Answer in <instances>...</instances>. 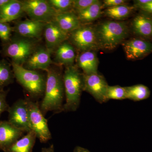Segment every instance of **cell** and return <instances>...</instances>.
Returning a JSON list of instances; mask_svg holds the SVG:
<instances>
[{
  "instance_id": "cell-17",
  "label": "cell",
  "mask_w": 152,
  "mask_h": 152,
  "mask_svg": "<svg viewBox=\"0 0 152 152\" xmlns=\"http://www.w3.org/2000/svg\"><path fill=\"white\" fill-rule=\"evenodd\" d=\"M53 21L61 29L68 34L81 26L77 14L71 11L57 14Z\"/></svg>"
},
{
  "instance_id": "cell-15",
  "label": "cell",
  "mask_w": 152,
  "mask_h": 152,
  "mask_svg": "<svg viewBox=\"0 0 152 152\" xmlns=\"http://www.w3.org/2000/svg\"><path fill=\"white\" fill-rule=\"evenodd\" d=\"M43 34L45 47L53 51L61 44L66 41L69 37V34L61 29L53 21L46 23Z\"/></svg>"
},
{
  "instance_id": "cell-13",
  "label": "cell",
  "mask_w": 152,
  "mask_h": 152,
  "mask_svg": "<svg viewBox=\"0 0 152 152\" xmlns=\"http://www.w3.org/2000/svg\"><path fill=\"white\" fill-rule=\"evenodd\" d=\"M128 59H141L152 53V43L141 39H133L123 45Z\"/></svg>"
},
{
  "instance_id": "cell-1",
  "label": "cell",
  "mask_w": 152,
  "mask_h": 152,
  "mask_svg": "<svg viewBox=\"0 0 152 152\" xmlns=\"http://www.w3.org/2000/svg\"><path fill=\"white\" fill-rule=\"evenodd\" d=\"M46 72L45 88L42 100L39 104L40 109L44 116L49 112L54 113L62 112L65 97L63 75L50 68Z\"/></svg>"
},
{
  "instance_id": "cell-9",
  "label": "cell",
  "mask_w": 152,
  "mask_h": 152,
  "mask_svg": "<svg viewBox=\"0 0 152 152\" xmlns=\"http://www.w3.org/2000/svg\"><path fill=\"white\" fill-rule=\"evenodd\" d=\"M83 75V91L91 95L99 103L108 102L107 90L109 85L104 77L99 72Z\"/></svg>"
},
{
  "instance_id": "cell-14",
  "label": "cell",
  "mask_w": 152,
  "mask_h": 152,
  "mask_svg": "<svg viewBox=\"0 0 152 152\" xmlns=\"http://www.w3.org/2000/svg\"><path fill=\"white\" fill-rule=\"evenodd\" d=\"M25 133L8 121H0V149L5 151L23 137Z\"/></svg>"
},
{
  "instance_id": "cell-5",
  "label": "cell",
  "mask_w": 152,
  "mask_h": 152,
  "mask_svg": "<svg viewBox=\"0 0 152 152\" xmlns=\"http://www.w3.org/2000/svg\"><path fill=\"white\" fill-rule=\"evenodd\" d=\"M37 47V39L16 35L2 44L1 53L4 56L10 58L12 63L23 66Z\"/></svg>"
},
{
  "instance_id": "cell-30",
  "label": "cell",
  "mask_w": 152,
  "mask_h": 152,
  "mask_svg": "<svg viewBox=\"0 0 152 152\" xmlns=\"http://www.w3.org/2000/svg\"><path fill=\"white\" fill-rule=\"evenodd\" d=\"M9 90L0 91V117L4 112L8 111L10 106L7 102V97Z\"/></svg>"
},
{
  "instance_id": "cell-24",
  "label": "cell",
  "mask_w": 152,
  "mask_h": 152,
  "mask_svg": "<svg viewBox=\"0 0 152 152\" xmlns=\"http://www.w3.org/2000/svg\"><path fill=\"white\" fill-rule=\"evenodd\" d=\"M15 79L12 64L7 60H0V91L13 83Z\"/></svg>"
},
{
  "instance_id": "cell-10",
  "label": "cell",
  "mask_w": 152,
  "mask_h": 152,
  "mask_svg": "<svg viewBox=\"0 0 152 152\" xmlns=\"http://www.w3.org/2000/svg\"><path fill=\"white\" fill-rule=\"evenodd\" d=\"M7 112L9 122L26 133L31 130L29 121L28 99L16 101L10 107Z\"/></svg>"
},
{
  "instance_id": "cell-2",
  "label": "cell",
  "mask_w": 152,
  "mask_h": 152,
  "mask_svg": "<svg viewBox=\"0 0 152 152\" xmlns=\"http://www.w3.org/2000/svg\"><path fill=\"white\" fill-rule=\"evenodd\" d=\"M63 79L66 99L63 112L76 111L80 107L82 92L84 91L83 73L77 67L69 66L65 70Z\"/></svg>"
},
{
  "instance_id": "cell-11",
  "label": "cell",
  "mask_w": 152,
  "mask_h": 152,
  "mask_svg": "<svg viewBox=\"0 0 152 152\" xmlns=\"http://www.w3.org/2000/svg\"><path fill=\"white\" fill-rule=\"evenodd\" d=\"M53 51L46 47H37L28 58L23 66L31 70L46 71L53 64L51 56Z\"/></svg>"
},
{
  "instance_id": "cell-8",
  "label": "cell",
  "mask_w": 152,
  "mask_h": 152,
  "mask_svg": "<svg viewBox=\"0 0 152 152\" xmlns=\"http://www.w3.org/2000/svg\"><path fill=\"white\" fill-rule=\"evenodd\" d=\"M24 13L30 19L48 23L53 20L58 13L45 0L22 1Z\"/></svg>"
},
{
  "instance_id": "cell-19",
  "label": "cell",
  "mask_w": 152,
  "mask_h": 152,
  "mask_svg": "<svg viewBox=\"0 0 152 152\" xmlns=\"http://www.w3.org/2000/svg\"><path fill=\"white\" fill-rule=\"evenodd\" d=\"M134 32L142 38L152 37V17L145 14L135 17L132 22Z\"/></svg>"
},
{
  "instance_id": "cell-36",
  "label": "cell",
  "mask_w": 152,
  "mask_h": 152,
  "mask_svg": "<svg viewBox=\"0 0 152 152\" xmlns=\"http://www.w3.org/2000/svg\"><path fill=\"white\" fill-rule=\"evenodd\" d=\"M0 53H1V51H0Z\"/></svg>"
},
{
  "instance_id": "cell-22",
  "label": "cell",
  "mask_w": 152,
  "mask_h": 152,
  "mask_svg": "<svg viewBox=\"0 0 152 152\" xmlns=\"http://www.w3.org/2000/svg\"><path fill=\"white\" fill-rule=\"evenodd\" d=\"M102 2L98 0L96 2L83 10L76 13L81 23H88L99 18L102 14Z\"/></svg>"
},
{
  "instance_id": "cell-3",
  "label": "cell",
  "mask_w": 152,
  "mask_h": 152,
  "mask_svg": "<svg viewBox=\"0 0 152 152\" xmlns=\"http://www.w3.org/2000/svg\"><path fill=\"white\" fill-rule=\"evenodd\" d=\"M15 78L29 95L30 97L37 99L44 96L46 77L37 70L27 69L11 62Z\"/></svg>"
},
{
  "instance_id": "cell-34",
  "label": "cell",
  "mask_w": 152,
  "mask_h": 152,
  "mask_svg": "<svg viewBox=\"0 0 152 152\" xmlns=\"http://www.w3.org/2000/svg\"><path fill=\"white\" fill-rule=\"evenodd\" d=\"M74 152H91L88 150L82 147L77 146L74 149Z\"/></svg>"
},
{
  "instance_id": "cell-4",
  "label": "cell",
  "mask_w": 152,
  "mask_h": 152,
  "mask_svg": "<svg viewBox=\"0 0 152 152\" xmlns=\"http://www.w3.org/2000/svg\"><path fill=\"white\" fill-rule=\"evenodd\" d=\"M99 48L112 50L128 36L129 28L124 22L107 21L96 27Z\"/></svg>"
},
{
  "instance_id": "cell-31",
  "label": "cell",
  "mask_w": 152,
  "mask_h": 152,
  "mask_svg": "<svg viewBox=\"0 0 152 152\" xmlns=\"http://www.w3.org/2000/svg\"><path fill=\"white\" fill-rule=\"evenodd\" d=\"M126 1L125 0H104L102 2V7L107 9L125 4Z\"/></svg>"
},
{
  "instance_id": "cell-20",
  "label": "cell",
  "mask_w": 152,
  "mask_h": 152,
  "mask_svg": "<svg viewBox=\"0 0 152 152\" xmlns=\"http://www.w3.org/2000/svg\"><path fill=\"white\" fill-rule=\"evenodd\" d=\"M76 58L75 48L67 41L61 44L55 51V59L58 63L66 66H72Z\"/></svg>"
},
{
  "instance_id": "cell-29",
  "label": "cell",
  "mask_w": 152,
  "mask_h": 152,
  "mask_svg": "<svg viewBox=\"0 0 152 152\" xmlns=\"http://www.w3.org/2000/svg\"><path fill=\"white\" fill-rule=\"evenodd\" d=\"M98 0H73V9L76 13L78 12L87 9L93 4L96 2Z\"/></svg>"
},
{
  "instance_id": "cell-7",
  "label": "cell",
  "mask_w": 152,
  "mask_h": 152,
  "mask_svg": "<svg viewBox=\"0 0 152 152\" xmlns=\"http://www.w3.org/2000/svg\"><path fill=\"white\" fill-rule=\"evenodd\" d=\"M69 38L72 43L82 52L99 48L96 28L91 26H81L70 33Z\"/></svg>"
},
{
  "instance_id": "cell-35",
  "label": "cell",
  "mask_w": 152,
  "mask_h": 152,
  "mask_svg": "<svg viewBox=\"0 0 152 152\" xmlns=\"http://www.w3.org/2000/svg\"><path fill=\"white\" fill-rule=\"evenodd\" d=\"M10 0H0V7L8 2Z\"/></svg>"
},
{
  "instance_id": "cell-16",
  "label": "cell",
  "mask_w": 152,
  "mask_h": 152,
  "mask_svg": "<svg viewBox=\"0 0 152 152\" xmlns=\"http://www.w3.org/2000/svg\"><path fill=\"white\" fill-rule=\"evenodd\" d=\"M24 13L22 1L10 0L0 7V22L10 23L20 18Z\"/></svg>"
},
{
  "instance_id": "cell-27",
  "label": "cell",
  "mask_w": 152,
  "mask_h": 152,
  "mask_svg": "<svg viewBox=\"0 0 152 152\" xmlns=\"http://www.w3.org/2000/svg\"><path fill=\"white\" fill-rule=\"evenodd\" d=\"M50 5L58 13L70 12L73 9V0H48Z\"/></svg>"
},
{
  "instance_id": "cell-25",
  "label": "cell",
  "mask_w": 152,
  "mask_h": 152,
  "mask_svg": "<svg viewBox=\"0 0 152 152\" xmlns=\"http://www.w3.org/2000/svg\"><path fill=\"white\" fill-rule=\"evenodd\" d=\"M134 8V7L126 4L121 5L107 8L104 11V14L106 16L115 20H123L128 18Z\"/></svg>"
},
{
  "instance_id": "cell-23",
  "label": "cell",
  "mask_w": 152,
  "mask_h": 152,
  "mask_svg": "<svg viewBox=\"0 0 152 152\" xmlns=\"http://www.w3.org/2000/svg\"><path fill=\"white\" fill-rule=\"evenodd\" d=\"M127 99L134 102L146 99L149 97L151 91L149 88L144 85L138 84L125 87Z\"/></svg>"
},
{
  "instance_id": "cell-21",
  "label": "cell",
  "mask_w": 152,
  "mask_h": 152,
  "mask_svg": "<svg viewBox=\"0 0 152 152\" xmlns=\"http://www.w3.org/2000/svg\"><path fill=\"white\" fill-rule=\"evenodd\" d=\"M37 138L35 133L31 130L4 152H32Z\"/></svg>"
},
{
  "instance_id": "cell-18",
  "label": "cell",
  "mask_w": 152,
  "mask_h": 152,
  "mask_svg": "<svg viewBox=\"0 0 152 152\" xmlns=\"http://www.w3.org/2000/svg\"><path fill=\"white\" fill-rule=\"evenodd\" d=\"M77 64L84 75H90L98 72L99 59L94 51L82 52L77 58Z\"/></svg>"
},
{
  "instance_id": "cell-32",
  "label": "cell",
  "mask_w": 152,
  "mask_h": 152,
  "mask_svg": "<svg viewBox=\"0 0 152 152\" xmlns=\"http://www.w3.org/2000/svg\"><path fill=\"white\" fill-rule=\"evenodd\" d=\"M139 9L144 12L147 15L152 17V0L145 5L141 7Z\"/></svg>"
},
{
  "instance_id": "cell-6",
  "label": "cell",
  "mask_w": 152,
  "mask_h": 152,
  "mask_svg": "<svg viewBox=\"0 0 152 152\" xmlns=\"http://www.w3.org/2000/svg\"><path fill=\"white\" fill-rule=\"evenodd\" d=\"M28 103L29 121L31 130L42 143H46L52 138L48 120L41 111L39 104L27 98Z\"/></svg>"
},
{
  "instance_id": "cell-33",
  "label": "cell",
  "mask_w": 152,
  "mask_h": 152,
  "mask_svg": "<svg viewBox=\"0 0 152 152\" xmlns=\"http://www.w3.org/2000/svg\"><path fill=\"white\" fill-rule=\"evenodd\" d=\"M41 152H54V146L51 145L48 148H43Z\"/></svg>"
},
{
  "instance_id": "cell-28",
  "label": "cell",
  "mask_w": 152,
  "mask_h": 152,
  "mask_svg": "<svg viewBox=\"0 0 152 152\" xmlns=\"http://www.w3.org/2000/svg\"><path fill=\"white\" fill-rule=\"evenodd\" d=\"M13 27L9 23L0 22V39L2 44L8 42L12 37Z\"/></svg>"
},
{
  "instance_id": "cell-12",
  "label": "cell",
  "mask_w": 152,
  "mask_h": 152,
  "mask_svg": "<svg viewBox=\"0 0 152 152\" xmlns=\"http://www.w3.org/2000/svg\"><path fill=\"white\" fill-rule=\"evenodd\" d=\"M46 23L31 19L19 21L15 23L13 31L20 37L37 40L43 34Z\"/></svg>"
},
{
  "instance_id": "cell-26",
  "label": "cell",
  "mask_w": 152,
  "mask_h": 152,
  "mask_svg": "<svg viewBox=\"0 0 152 152\" xmlns=\"http://www.w3.org/2000/svg\"><path fill=\"white\" fill-rule=\"evenodd\" d=\"M107 98L108 101L110 99L123 100L127 99L126 88L119 86H109L107 90Z\"/></svg>"
}]
</instances>
